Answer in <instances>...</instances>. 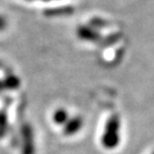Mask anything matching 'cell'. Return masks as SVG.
<instances>
[{
    "instance_id": "obj_6",
    "label": "cell",
    "mask_w": 154,
    "mask_h": 154,
    "mask_svg": "<svg viewBox=\"0 0 154 154\" xmlns=\"http://www.w3.org/2000/svg\"><path fill=\"white\" fill-rule=\"evenodd\" d=\"M67 120H69V115H67L65 109H57L56 112L54 113V121L57 124H65L67 122Z\"/></svg>"
},
{
    "instance_id": "obj_8",
    "label": "cell",
    "mask_w": 154,
    "mask_h": 154,
    "mask_svg": "<svg viewBox=\"0 0 154 154\" xmlns=\"http://www.w3.org/2000/svg\"><path fill=\"white\" fill-rule=\"evenodd\" d=\"M8 128V118L7 113L5 111L0 112V138H2L5 136V132Z\"/></svg>"
},
{
    "instance_id": "obj_9",
    "label": "cell",
    "mask_w": 154,
    "mask_h": 154,
    "mask_svg": "<svg viewBox=\"0 0 154 154\" xmlns=\"http://www.w3.org/2000/svg\"><path fill=\"white\" fill-rule=\"evenodd\" d=\"M5 27H7V20L2 16H0V30H3Z\"/></svg>"
},
{
    "instance_id": "obj_11",
    "label": "cell",
    "mask_w": 154,
    "mask_h": 154,
    "mask_svg": "<svg viewBox=\"0 0 154 154\" xmlns=\"http://www.w3.org/2000/svg\"><path fill=\"white\" fill-rule=\"evenodd\" d=\"M2 67H3V64L1 62H0V69H2Z\"/></svg>"
},
{
    "instance_id": "obj_10",
    "label": "cell",
    "mask_w": 154,
    "mask_h": 154,
    "mask_svg": "<svg viewBox=\"0 0 154 154\" xmlns=\"http://www.w3.org/2000/svg\"><path fill=\"white\" fill-rule=\"evenodd\" d=\"M5 89V82L3 80H0V91L1 90Z\"/></svg>"
},
{
    "instance_id": "obj_1",
    "label": "cell",
    "mask_w": 154,
    "mask_h": 154,
    "mask_svg": "<svg viewBox=\"0 0 154 154\" xmlns=\"http://www.w3.org/2000/svg\"><path fill=\"white\" fill-rule=\"evenodd\" d=\"M120 120L118 116H112L107 121L105 131L102 136V144L106 149H115L120 141Z\"/></svg>"
},
{
    "instance_id": "obj_5",
    "label": "cell",
    "mask_w": 154,
    "mask_h": 154,
    "mask_svg": "<svg viewBox=\"0 0 154 154\" xmlns=\"http://www.w3.org/2000/svg\"><path fill=\"white\" fill-rule=\"evenodd\" d=\"M74 12V9L71 5H65V7L60 8H54V9H48L46 10L44 14L47 16H59V15H67L72 14Z\"/></svg>"
},
{
    "instance_id": "obj_3",
    "label": "cell",
    "mask_w": 154,
    "mask_h": 154,
    "mask_svg": "<svg viewBox=\"0 0 154 154\" xmlns=\"http://www.w3.org/2000/svg\"><path fill=\"white\" fill-rule=\"evenodd\" d=\"M77 35L85 41H99L100 33L93 28L88 26H79L77 28Z\"/></svg>"
},
{
    "instance_id": "obj_4",
    "label": "cell",
    "mask_w": 154,
    "mask_h": 154,
    "mask_svg": "<svg viewBox=\"0 0 154 154\" xmlns=\"http://www.w3.org/2000/svg\"><path fill=\"white\" fill-rule=\"evenodd\" d=\"M82 119L80 117H74L72 119H69L67 122L64 124V134L65 135H73L77 133L82 126Z\"/></svg>"
},
{
    "instance_id": "obj_2",
    "label": "cell",
    "mask_w": 154,
    "mask_h": 154,
    "mask_svg": "<svg viewBox=\"0 0 154 154\" xmlns=\"http://www.w3.org/2000/svg\"><path fill=\"white\" fill-rule=\"evenodd\" d=\"M22 139H23L22 154H34L35 148H34V141H33V132H32L31 126L29 124L23 125Z\"/></svg>"
},
{
    "instance_id": "obj_7",
    "label": "cell",
    "mask_w": 154,
    "mask_h": 154,
    "mask_svg": "<svg viewBox=\"0 0 154 154\" xmlns=\"http://www.w3.org/2000/svg\"><path fill=\"white\" fill-rule=\"evenodd\" d=\"M5 89H16L19 86V79L14 75H9L5 80Z\"/></svg>"
},
{
    "instance_id": "obj_12",
    "label": "cell",
    "mask_w": 154,
    "mask_h": 154,
    "mask_svg": "<svg viewBox=\"0 0 154 154\" xmlns=\"http://www.w3.org/2000/svg\"><path fill=\"white\" fill-rule=\"evenodd\" d=\"M152 154H154V152H153V153H152Z\"/></svg>"
}]
</instances>
